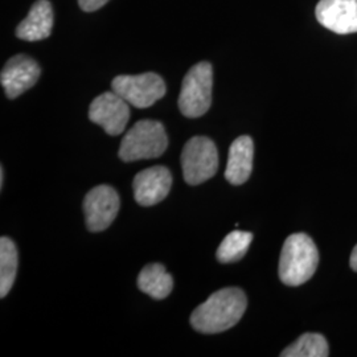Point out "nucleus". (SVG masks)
<instances>
[{
  "label": "nucleus",
  "mask_w": 357,
  "mask_h": 357,
  "mask_svg": "<svg viewBox=\"0 0 357 357\" xmlns=\"http://www.w3.org/2000/svg\"><path fill=\"white\" fill-rule=\"evenodd\" d=\"M89 119L109 135H119L130 119V106L114 90L106 91L90 103Z\"/></svg>",
  "instance_id": "nucleus-8"
},
{
  "label": "nucleus",
  "mask_w": 357,
  "mask_h": 357,
  "mask_svg": "<svg viewBox=\"0 0 357 357\" xmlns=\"http://www.w3.org/2000/svg\"><path fill=\"white\" fill-rule=\"evenodd\" d=\"M138 287L142 293L153 299H166L174 289V280L162 264H151L142 268L138 277Z\"/></svg>",
  "instance_id": "nucleus-14"
},
{
  "label": "nucleus",
  "mask_w": 357,
  "mask_h": 357,
  "mask_svg": "<svg viewBox=\"0 0 357 357\" xmlns=\"http://www.w3.org/2000/svg\"><path fill=\"white\" fill-rule=\"evenodd\" d=\"M107 1H109V0H78V4H79V7H81L84 11L93 13V11L100 10Z\"/></svg>",
  "instance_id": "nucleus-18"
},
{
  "label": "nucleus",
  "mask_w": 357,
  "mask_h": 357,
  "mask_svg": "<svg viewBox=\"0 0 357 357\" xmlns=\"http://www.w3.org/2000/svg\"><path fill=\"white\" fill-rule=\"evenodd\" d=\"M255 143L248 135L238 137L230 144L225 178L233 185H241L250 178L253 169Z\"/></svg>",
  "instance_id": "nucleus-12"
},
{
  "label": "nucleus",
  "mask_w": 357,
  "mask_h": 357,
  "mask_svg": "<svg viewBox=\"0 0 357 357\" xmlns=\"http://www.w3.org/2000/svg\"><path fill=\"white\" fill-rule=\"evenodd\" d=\"M184 180L190 185H199L213 178L218 169V153L215 142L206 137H193L181 153Z\"/></svg>",
  "instance_id": "nucleus-5"
},
{
  "label": "nucleus",
  "mask_w": 357,
  "mask_h": 357,
  "mask_svg": "<svg viewBox=\"0 0 357 357\" xmlns=\"http://www.w3.org/2000/svg\"><path fill=\"white\" fill-rule=\"evenodd\" d=\"M318 264L319 252L315 243L305 233H295L283 243L280 278L286 286H301L315 274Z\"/></svg>",
  "instance_id": "nucleus-2"
},
{
  "label": "nucleus",
  "mask_w": 357,
  "mask_h": 357,
  "mask_svg": "<svg viewBox=\"0 0 357 357\" xmlns=\"http://www.w3.org/2000/svg\"><path fill=\"white\" fill-rule=\"evenodd\" d=\"M172 187L171 171L163 166L143 169L132 181L135 202L142 206H153L163 202Z\"/></svg>",
  "instance_id": "nucleus-9"
},
{
  "label": "nucleus",
  "mask_w": 357,
  "mask_h": 357,
  "mask_svg": "<svg viewBox=\"0 0 357 357\" xmlns=\"http://www.w3.org/2000/svg\"><path fill=\"white\" fill-rule=\"evenodd\" d=\"M112 89L119 94L128 105L147 109L162 100L166 94V84L156 73H143L137 76L115 77Z\"/></svg>",
  "instance_id": "nucleus-6"
},
{
  "label": "nucleus",
  "mask_w": 357,
  "mask_h": 357,
  "mask_svg": "<svg viewBox=\"0 0 357 357\" xmlns=\"http://www.w3.org/2000/svg\"><path fill=\"white\" fill-rule=\"evenodd\" d=\"M213 69L209 63H199L192 66L185 75L178 96V109L187 118H199L209 110L212 105Z\"/></svg>",
  "instance_id": "nucleus-4"
},
{
  "label": "nucleus",
  "mask_w": 357,
  "mask_h": 357,
  "mask_svg": "<svg viewBox=\"0 0 357 357\" xmlns=\"http://www.w3.org/2000/svg\"><path fill=\"white\" fill-rule=\"evenodd\" d=\"M17 273V249L11 238H0V296L4 298L13 289Z\"/></svg>",
  "instance_id": "nucleus-15"
},
{
  "label": "nucleus",
  "mask_w": 357,
  "mask_h": 357,
  "mask_svg": "<svg viewBox=\"0 0 357 357\" xmlns=\"http://www.w3.org/2000/svg\"><path fill=\"white\" fill-rule=\"evenodd\" d=\"M248 307L246 295L238 287H227L212 294L192 312L191 324L202 333H218L234 327Z\"/></svg>",
  "instance_id": "nucleus-1"
},
{
  "label": "nucleus",
  "mask_w": 357,
  "mask_h": 357,
  "mask_svg": "<svg viewBox=\"0 0 357 357\" xmlns=\"http://www.w3.org/2000/svg\"><path fill=\"white\" fill-rule=\"evenodd\" d=\"M40 77L38 63L26 54L13 56L4 65L0 81L8 98H16L24 91L31 89Z\"/></svg>",
  "instance_id": "nucleus-10"
},
{
  "label": "nucleus",
  "mask_w": 357,
  "mask_h": 357,
  "mask_svg": "<svg viewBox=\"0 0 357 357\" xmlns=\"http://www.w3.org/2000/svg\"><path fill=\"white\" fill-rule=\"evenodd\" d=\"M253 241V234L243 230L229 233L217 249V259L221 264H233L243 259Z\"/></svg>",
  "instance_id": "nucleus-16"
},
{
  "label": "nucleus",
  "mask_w": 357,
  "mask_h": 357,
  "mask_svg": "<svg viewBox=\"0 0 357 357\" xmlns=\"http://www.w3.org/2000/svg\"><path fill=\"white\" fill-rule=\"evenodd\" d=\"M328 355V343L320 333H303L281 354L282 357H327Z\"/></svg>",
  "instance_id": "nucleus-17"
},
{
  "label": "nucleus",
  "mask_w": 357,
  "mask_h": 357,
  "mask_svg": "<svg viewBox=\"0 0 357 357\" xmlns=\"http://www.w3.org/2000/svg\"><path fill=\"white\" fill-rule=\"evenodd\" d=\"M315 15L321 26L335 33L357 32V0H320Z\"/></svg>",
  "instance_id": "nucleus-11"
},
{
  "label": "nucleus",
  "mask_w": 357,
  "mask_h": 357,
  "mask_svg": "<svg viewBox=\"0 0 357 357\" xmlns=\"http://www.w3.org/2000/svg\"><path fill=\"white\" fill-rule=\"evenodd\" d=\"M349 265H351V268H354L355 271H357V245L355 246V249L352 250L351 259H349Z\"/></svg>",
  "instance_id": "nucleus-19"
},
{
  "label": "nucleus",
  "mask_w": 357,
  "mask_h": 357,
  "mask_svg": "<svg viewBox=\"0 0 357 357\" xmlns=\"http://www.w3.org/2000/svg\"><path fill=\"white\" fill-rule=\"evenodd\" d=\"M168 147L165 126L153 119H143L128 130L121 142L119 158L123 162H137L162 156Z\"/></svg>",
  "instance_id": "nucleus-3"
},
{
  "label": "nucleus",
  "mask_w": 357,
  "mask_h": 357,
  "mask_svg": "<svg viewBox=\"0 0 357 357\" xmlns=\"http://www.w3.org/2000/svg\"><path fill=\"white\" fill-rule=\"evenodd\" d=\"M53 10L48 0H38L26 19L16 28V36L26 41L44 40L51 35Z\"/></svg>",
  "instance_id": "nucleus-13"
},
{
  "label": "nucleus",
  "mask_w": 357,
  "mask_h": 357,
  "mask_svg": "<svg viewBox=\"0 0 357 357\" xmlns=\"http://www.w3.org/2000/svg\"><path fill=\"white\" fill-rule=\"evenodd\" d=\"M3 184H4V169L3 167L0 168V187L3 188Z\"/></svg>",
  "instance_id": "nucleus-20"
},
{
  "label": "nucleus",
  "mask_w": 357,
  "mask_h": 357,
  "mask_svg": "<svg viewBox=\"0 0 357 357\" xmlns=\"http://www.w3.org/2000/svg\"><path fill=\"white\" fill-rule=\"evenodd\" d=\"M121 200L118 192L110 185H98L90 190L84 200L86 227L90 231L107 229L119 212Z\"/></svg>",
  "instance_id": "nucleus-7"
}]
</instances>
